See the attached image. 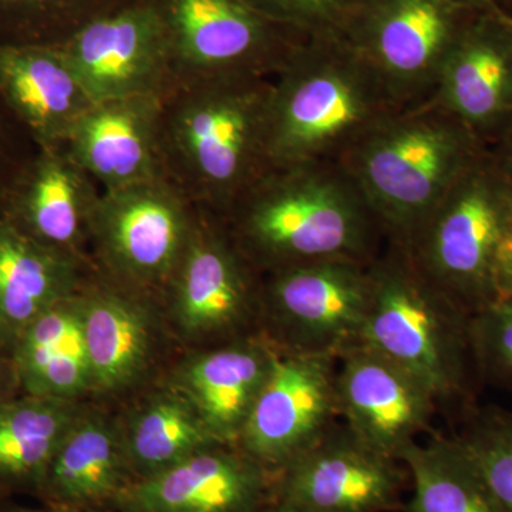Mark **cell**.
Here are the masks:
<instances>
[{"instance_id": "6da1fadb", "label": "cell", "mask_w": 512, "mask_h": 512, "mask_svg": "<svg viewBox=\"0 0 512 512\" xmlns=\"http://www.w3.org/2000/svg\"><path fill=\"white\" fill-rule=\"evenodd\" d=\"M222 218L259 274L335 259L370 264L387 241L340 163L271 167Z\"/></svg>"}, {"instance_id": "7a4b0ae2", "label": "cell", "mask_w": 512, "mask_h": 512, "mask_svg": "<svg viewBox=\"0 0 512 512\" xmlns=\"http://www.w3.org/2000/svg\"><path fill=\"white\" fill-rule=\"evenodd\" d=\"M272 80L259 74L210 77L175 84L165 99V170L221 217L271 168Z\"/></svg>"}, {"instance_id": "3957f363", "label": "cell", "mask_w": 512, "mask_h": 512, "mask_svg": "<svg viewBox=\"0 0 512 512\" xmlns=\"http://www.w3.org/2000/svg\"><path fill=\"white\" fill-rule=\"evenodd\" d=\"M370 299L360 342L392 360L458 420L476 406L470 313L421 271L409 248L389 241L369 264Z\"/></svg>"}, {"instance_id": "277c9868", "label": "cell", "mask_w": 512, "mask_h": 512, "mask_svg": "<svg viewBox=\"0 0 512 512\" xmlns=\"http://www.w3.org/2000/svg\"><path fill=\"white\" fill-rule=\"evenodd\" d=\"M400 110L348 43L306 40L272 80L271 167L340 163L360 138Z\"/></svg>"}, {"instance_id": "5b68a950", "label": "cell", "mask_w": 512, "mask_h": 512, "mask_svg": "<svg viewBox=\"0 0 512 512\" xmlns=\"http://www.w3.org/2000/svg\"><path fill=\"white\" fill-rule=\"evenodd\" d=\"M487 148L463 121L427 101L387 117L340 164L355 178L387 239L409 245Z\"/></svg>"}, {"instance_id": "8992f818", "label": "cell", "mask_w": 512, "mask_h": 512, "mask_svg": "<svg viewBox=\"0 0 512 512\" xmlns=\"http://www.w3.org/2000/svg\"><path fill=\"white\" fill-rule=\"evenodd\" d=\"M406 247L421 271L470 315L510 295L512 192L488 148Z\"/></svg>"}, {"instance_id": "52a82bcc", "label": "cell", "mask_w": 512, "mask_h": 512, "mask_svg": "<svg viewBox=\"0 0 512 512\" xmlns=\"http://www.w3.org/2000/svg\"><path fill=\"white\" fill-rule=\"evenodd\" d=\"M474 12L450 0H363L340 39L379 77L400 109L427 103Z\"/></svg>"}, {"instance_id": "ba28073f", "label": "cell", "mask_w": 512, "mask_h": 512, "mask_svg": "<svg viewBox=\"0 0 512 512\" xmlns=\"http://www.w3.org/2000/svg\"><path fill=\"white\" fill-rule=\"evenodd\" d=\"M264 275L261 319L276 349L338 359L360 342L369 308V264L335 259Z\"/></svg>"}, {"instance_id": "9c48e42d", "label": "cell", "mask_w": 512, "mask_h": 512, "mask_svg": "<svg viewBox=\"0 0 512 512\" xmlns=\"http://www.w3.org/2000/svg\"><path fill=\"white\" fill-rule=\"evenodd\" d=\"M175 84L210 77L275 76L305 37L275 25L244 0H157Z\"/></svg>"}, {"instance_id": "30bf717a", "label": "cell", "mask_w": 512, "mask_h": 512, "mask_svg": "<svg viewBox=\"0 0 512 512\" xmlns=\"http://www.w3.org/2000/svg\"><path fill=\"white\" fill-rule=\"evenodd\" d=\"M57 45L94 104L168 94L175 86L170 40L157 0H126L87 20Z\"/></svg>"}, {"instance_id": "8fae6325", "label": "cell", "mask_w": 512, "mask_h": 512, "mask_svg": "<svg viewBox=\"0 0 512 512\" xmlns=\"http://www.w3.org/2000/svg\"><path fill=\"white\" fill-rule=\"evenodd\" d=\"M336 359L275 348L237 446L276 477L339 423Z\"/></svg>"}, {"instance_id": "7c38bea8", "label": "cell", "mask_w": 512, "mask_h": 512, "mask_svg": "<svg viewBox=\"0 0 512 512\" xmlns=\"http://www.w3.org/2000/svg\"><path fill=\"white\" fill-rule=\"evenodd\" d=\"M194 222L184 191L168 177H161L101 192L90 235L114 274L128 284L147 288L170 284Z\"/></svg>"}, {"instance_id": "4fadbf2b", "label": "cell", "mask_w": 512, "mask_h": 512, "mask_svg": "<svg viewBox=\"0 0 512 512\" xmlns=\"http://www.w3.org/2000/svg\"><path fill=\"white\" fill-rule=\"evenodd\" d=\"M256 274L221 215L195 220L170 282L180 328L194 338L251 335L245 326L261 319L262 281Z\"/></svg>"}, {"instance_id": "5bb4252c", "label": "cell", "mask_w": 512, "mask_h": 512, "mask_svg": "<svg viewBox=\"0 0 512 512\" xmlns=\"http://www.w3.org/2000/svg\"><path fill=\"white\" fill-rule=\"evenodd\" d=\"M409 473L343 423L275 477L274 497L313 512L403 511Z\"/></svg>"}, {"instance_id": "9a60e30c", "label": "cell", "mask_w": 512, "mask_h": 512, "mask_svg": "<svg viewBox=\"0 0 512 512\" xmlns=\"http://www.w3.org/2000/svg\"><path fill=\"white\" fill-rule=\"evenodd\" d=\"M339 420L367 446L400 461L440 410L412 373L362 343L336 359Z\"/></svg>"}, {"instance_id": "2e32d148", "label": "cell", "mask_w": 512, "mask_h": 512, "mask_svg": "<svg viewBox=\"0 0 512 512\" xmlns=\"http://www.w3.org/2000/svg\"><path fill=\"white\" fill-rule=\"evenodd\" d=\"M275 477L237 446L215 444L128 485L119 512H261L274 500Z\"/></svg>"}, {"instance_id": "e0dca14e", "label": "cell", "mask_w": 512, "mask_h": 512, "mask_svg": "<svg viewBox=\"0 0 512 512\" xmlns=\"http://www.w3.org/2000/svg\"><path fill=\"white\" fill-rule=\"evenodd\" d=\"M450 111L487 146L512 120V15L471 16L451 49L429 100Z\"/></svg>"}, {"instance_id": "ac0fdd59", "label": "cell", "mask_w": 512, "mask_h": 512, "mask_svg": "<svg viewBox=\"0 0 512 512\" xmlns=\"http://www.w3.org/2000/svg\"><path fill=\"white\" fill-rule=\"evenodd\" d=\"M167 96L103 101L77 121L64 147L103 192L167 177L161 143Z\"/></svg>"}, {"instance_id": "d6986e66", "label": "cell", "mask_w": 512, "mask_h": 512, "mask_svg": "<svg viewBox=\"0 0 512 512\" xmlns=\"http://www.w3.org/2000/svg\"><path fill=\"white\" fill-rule=\"evenodd\" d=\"M99 195L66 147L37 148L3 192L0 214L39 244L76 258Z\"/></svg>"}, {"instance_id": "ffe728a7", "label": "cell", "mask_w": 512, "mask_h": 512, "mask_svg": "<svg viewBox=\"0 0 512 512\" xmlns=\"http://www.w3.org/2000/svg\"><path fill=\"white\" fill-rule=\"evenodd\" d=\"M0 100L36 148L64 146L94 104L57 43L0 45Z\"/></svg>"}, {"instance_id": "44dd1931", "label": "cell", "mask_w": 512, "mask_h": 512, "mask_svg": "<svg viewBox=\"0 0 512 512\" xmlns=\"http://www.w3.org/2000/svg\"><path fill=\"white\" fill-rule=\"evenodd\" d=\"M274 356L264 335L242 336L195 357L178 376L181 396L221 444H237Z\"/></svg>"}, {"instance_id": "7402d4cb", "label": "cell", "mask_w": 512, "mask_h": 512, "mask_svg": "<svg viewBox=\"0 0 512 512\" xmlns=\"http://www.w3.org/2000/svg\"><path fill=\"white\" fill-rule=\"evenodd\" d=\"M16 387L22 394L76 400L93 389L84 335L82 295L50 306L23 330L9 350Z\"/></svg>"}, {"instance_id": "603a6c76", "label": "cell", "mask_w": 512, "mask_h": 512, "mask_svg": "<svg viewBox=\"0 0 512 512\" xmlns=\"http://www.w3.org/2000/svg\"><path fill=\"white\" fill-rule=\"evenodd\" d=\"M133 481L120 431L104 417L82 414L57 448L37 497L52 507L113 508Z\"/></svg>"}, {"instance_id": "cb8c5ba5", "label": "cell", "mask_w": 512, "mask_h": 512, "mask_svg": "<svg viewBox=\"0 0 512 512\" xmlns=\"http://www.w3.org/2000/svg\"><path fill=\"white\" fill-rule=\"evenodd\" d=\"M76 258L39 244L0 214V349L9 353L30 323L76 293Z\"/></svg>"}, {"instance_id": "d4e9b609", "label": "cell", "mask_w": 512, "mask_h": 512, "mask_svg": "<svg viewBox=\"0 0 512 512\" xmlns=\"http://www.w3.org/2000/svg\"><path fill=\"white\" fill-rule=\"evenodd\" d=\"M80 416L72 400L22 394L0 402V498L37 497L57 448Z\"/></svg>"}, {"instance_id": "484cf974", "label": "cell", "mask_w": 512, "mask_h": 512, "mask_svg": "<svg viewBox=\"0 0 512 512\" xmlns=\"http://www.w3.org/2000/svg\"><path fill=\"white\" fill-rule=\"evenodd\" d=\"M82 301L92 390L126 389L146 369L150 356L147 312L133 299L116 292L87 293Z\"/></svg>"}, {"instance_id": "4316f807", "label": "cell", "mask_w": 512, "mask_h": 512, "mask_svg": "<svg viewBox=\"0 0 512 512\" xmlns=\"http://www.w3.org/2000/svg\"><path fill=\"white\" fill-rule=\"evenodd\" d=\"M413 495L403 512H498L466 450L454 436L416 441L400 456Z\"/></svg>"}, {"instance_id": "83f0119b", "label": "cell", "mask_w": 512, "mask_h": 512, "mask_svg": "<svg viewBox=\"0 0 512 512\" xmlns=\"http://www.w3.org/2000/svg\"><path fill=\"white\" fill-rule=\"evenodd\" d=\"M124 437L134 480L161 473L215 444L200 416L181 394H158L138 410Z\"/></svg>"}, {"instance_id": "f1b7e54d", "label": "cell", "mask_w": 512, "mask_h": 512, "mask_svg": "<svg viewBox=\"0 0 512 512\" xmlns=\"http://www.w3.org/2000/svg\"><path fill=\"white\" fill-rule=\"evenodd\" d=\"M456 437L466 450L498 512H512V413L495 404L471 407Z\"/></svg>"}, {"instance_id": "f546056e", "label": "cell", "mask_w": 512, "mask_h": 512, "mask_svg": "<svg viewBox=\"0 0 512 512\" xmlns=\"http://www.w3.org/2000/svg\"><path fill=\"white\" fill-rule=\"evenodd\" d=\"M126 0H0V45L59 43Z\"/></svg>"}, {"instance_id": "4dcf8cb0", "label": "cell", "mask_w": 512, "mask_h": 512, "mask_svg": "<svg viewBox=\"0 0 512 512\" xmlns=\"http://www.w3.org/2000/svg\"><path fill=\"white\" fill-rule=\"evenodd\" d=\"M470 342L481 384L512 392V292L471 315Z\"/></svg>"}, {"instance_id": "1f68e13d", "label": "cell", "mask_w": 512, "mask_h": 512, "mask_svg": "<svg viewBox=\"0 0 512 512\" xmlns=\"http://www.w3.org/2000/svg\"><path fill=\"white\" fill-rule=\"evenodd\" d=\"M271 20L305 39H340L363 0H244Z\"/></svg>"}, {"instance_id": "d6a6232c", "label": "cell", "mask_w": 512, "mask_h": 512, "mask_svg": "<svg viewBox=\"0 0 512 512\" xmlns=\"http://www.w3.org/2000/svg\"><path fill=\"white\" fill-rule=\"evenodd\" d=\"M12 128L25 131V128L20 126L19 121L12 116V113L0 100V200H2L3 192L12 183L15 175L19 173L20 168L30 160V158L13 156L12 143H10Z\"/></svg>"}, {"instance_id": "836d02e7", "label": "cell", "mask_w": 512, "mask_h": 512, "mask_svg": "<svg viewBox=\"0 0 512 512\" xmlns=\"http://www.w3.org/2000/svg\"><path fill=\"white\" fill-rule=\"evenodd\" d=\"M488 151L493 156L495 164L503 174L505 183L512 192V120L504 128L503 133L488 146Z\"/></svg>"}, {"instance_id": "e575fe53", "label": "cell", "mask_w": 512, "mask_h": 512, "mask_svg": "<svg viewBox=\"0 0 512 512\" xmlns=\"http://www.w3.org/2000/svg\"><path fill=\"white\" fill-rule=\"evenodd\" d=\"M0 512H119L114 508H60L45 505L42 508L15 503L10 498H0Z\"/></svg>"}, {"instance_id": "d590c367", "label": "cell", "mask_w": 512, "mask_h": 512, "mask_svg": "<svg viewBox=\"0 0 512 512\" xmlns=\"http://www.w3.org/2000/svg\"><path fill=\"white\" fill-rule=\"evenodd\" d=\"M0 349V402L5 399H9L8 389L10 384L16 387L15 376H13L12 363H10L9 356L3 359L2 355H5Z\"/></svg>"}, {"instance_id": "8d00e7d4", "label": "cell", "mask_w": 512, "mask_h": 512, "mask_svg": "<svg viewBox=\"0 0 512 512\" xmlns=\"http://www.w3.org/2000/svg\"><path fill=\"white\" fill-rule=\"evenodd\" d=\"M454 5L466 9L468 12H487V10L501 9L500 0H450Z\"/></svg>"}, {"instance_id": "74e56055", "label": "cell", "mask_w": 512, "mask_h": 512, "mask_svg": "<svg viewBox=\"0 0 512 512\" xmlns=\"http://www.w3.org/2000/svg\"><path fill=\"white\" fill-rule=\"evenodd\" d=\"M261 512H313L308 510V508L302 507V505H298L295 503H291V501L279 500V498H275L274 500L269 501L268 504L262 508Z\"/></svg>"}]
</instances>
